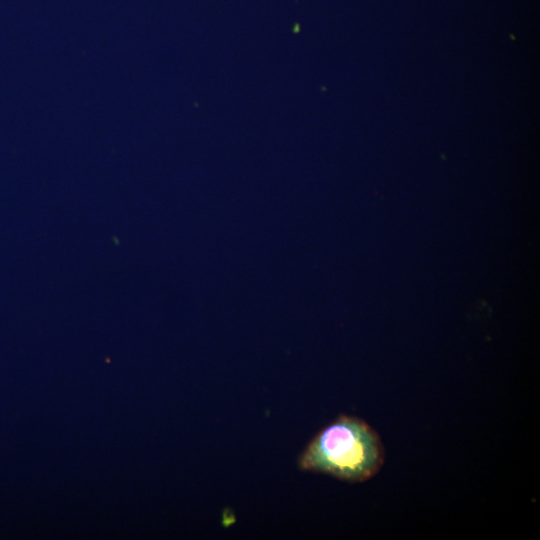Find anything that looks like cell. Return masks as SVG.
I'll return each mask as SVG.
<instances>
[{"label": "cell", "instance_id": "6da1fadb", "mask_svg": "<svg viewBox=\"0 0 540 540\" xmlns=\"http://www.w3.org/2000/svg\"><path fill=\"white\" fill-rule=\"evenodd\" d=\"M384 460L379 434L363 419L343 414L311 439L298 466L302 471L361 483L374 477Z\"/></svg>", "mask_w": 540, "mask_h": 540}]
</instances>
